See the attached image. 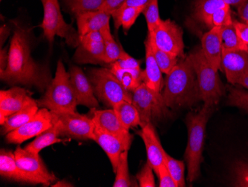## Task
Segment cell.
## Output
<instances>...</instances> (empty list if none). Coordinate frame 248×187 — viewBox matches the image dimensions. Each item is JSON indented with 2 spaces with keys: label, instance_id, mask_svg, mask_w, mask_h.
<instances>
[{
  "label": "cell",
  "instance_id": "cell-32",
  "mask_svg": "<svg viewBox=\"0 0 248 187\" xmlns=\"http://www.w3.org/2000/svg\"><path fill=\"white\" fill-rule=\"evenodd\" d=\"M69 12L77 16L82 13L98 11L105 0H62Z\"/></svg>",
  "mask_w": 248,
  "mask_h": 187
},
{
  "label": "cell",
  "instance_id": "cell-7",
  "mask_svg": "<svg viewBox=\"0 0 248 187\" xmlns=\"http://www.w3.org/2000/svg\"><path fill=\"white\" fill-rule=\"evenodd\" d=\"M88 77L97 100L108 107L113 108L121 102H132V93L124 88L108 68L91 69Z\"/></svg>",
  "mask_w": 248,
  "mask_h": 187
},
{
  "label": "cell",
  "instance_id": "cell-51",
  "mask_svg": "<svg viewBox=\"0 0 248 187\" xmlns=\"http://www.w3.org/2000/svg\"><path fill=\"white\" fill-rule=\"evenodd\" d=\"M238 85H241V86H244L248 90V72H247L242 79L238 82Z\"/></svg>",
  "mask_w": 248,
  "mask_h": 187
},
{
  "label": "cell",
  "instance_id": "cell-28",
  "mask_svg": "<svg viewBox=\"0 0 248 187\" xmlns=\"http://www.w3.org/2000/svg\"><path fill=\"white\" fill-rule=\"evenodd\" d=\"M143 9L139 7H121L111 15L115 29H118L122 26L124 30L127 32L135 24L139 15L143 13Z\"/></svg>",
  "mask_w": 248,
  "mask_h": 187
},
{
  "label": "cell",
  "instance_id": "cell-21",
  "mask_svg": "<svg viewBox=\"0 0 248 187\" xmlns=\"http://www.w3.org/2000/svg\"><path fill=\"white\" fill-rule=\"evenodd\" d=\"M144 44L145 50H146V58H145L146 68L144 70H142L143 82L153 90L161 93L164 85L162 72L153 55L151 40L148 34L145 40Z\"/></svg>",
  "mask_w": 248,
  "mask_h": 187
},
{
  "label": "cell",
  "instance_id": "cell-11",
  "mask_svg": "<svg viewBox=\"0 0 248 187\" xmlns=\"http://www.w3.org/2000/svg\"><path fill=\"white\" fill-rule=\"evenodd\" d=\"M148 33L157 48L179 58L185 57L183 31L173 21L162 19L159 26Z\"/></svg>",
  "mask_w": 248,
  "mask_h": 187
},
{
  "label": "cell",
  "instance_id": "cell-23",
  "mask_svg": "<svg viewBox=\"0 0 248 187\" xmlns=\"http://www.w3.org/2000/svg\"><path fill=\"white\" fill-rule=\"evenodd\" d=\"M0 175L2 178L29 184L27 176L18 167L15 153L2 149L0 152Z\"/></svg>",
  "mask_w": 248,
  "mask_h": 187
},
{
  "label": "cell",
  "instance_id": "cell-45",
  "mask_svg": "<svg viewBox=\"0 0 248 187\" xmlns=\"http://www.w3.org/2000/svg\"><path fill=\"white\" fill-rule=\"evenodd\" d=\"M8 62V50L6 48H1L0 50V73L6 69Z\"/></svg>",
  "mask_w": 248,
  "mask_h": 187
},
{
  "label": "cell",
  "instance_id": "cell-30",
  "mask_svg": "<svg viewBox=\"0 0 248 187\" xmlns=\"http://www.w3.org/2000/svg\"><path fill=\"white\" fill-rule=\"evenodd\" d=\"M225 6L228 5L222 0H198L195 5L194 15L196 19L204 23L212 15Z\"/></svg>",
  "mask_w": 248,
  "mask_h": 187
},
{
  "label": "cell",
  "instance_id": "cell-27",
  "mask_svg": "<svg viewBox=\"0 0 248 187\" xmlns=\"http://www.w3.org/2000/svg\"><path fill=\"white\" fill-rule=\"evenodd\" d=\"M108 68L115 75L124 88L131 93L135 91L143 83L141 69H121L112 67H108Z\"/></svg>",
  "mask_w": 248,
  "mask_h": 187
},
{
  "label": "cell",
  "instance_id": "cell-44",
  "mask_svg": "<svg viewBox=\"0 0 248 187\" xmlns=\"http://www.w3.org/2000/svg\"><path fill=\"white\" fill-rule=\"evenodd\" d=\"M126 1L127 0H105L98 11L106 12L111 16L114 12L118 11L124 4L126 3Z\"/></svg>",
  "mask_w": 248,
  "mask_h": 187
},
{
  "label": "cell",
  "instance_id": "cell-42",
  "mask_svg": "<svg viewBox=\"0 0 248 187\" xmlns=\"http://www.w3.org/2000/svg\"><path fill=\"white\" fill-rule=\"evenodd\" d=\"M155 173L157 174V178L159 179L160 187H177L176 184L170 173L169 172L165 163L157 169Z\"/></svg>",
  "mask_w": 248,
  "mask_h": 187
},
{
  "label": "cell",
  "instance_id": "cell-14",
  "mask_svg": "<svg viewBox=\"0 0 248 187\" xmlns=\"http://www.w3.org/2000/svg\"><path fill=\"white\" fill-rule=\"evenodd\" d=\"M94 133V140L107 153L112 167V170L115 173L121 153L125 151L129 150L133 137L124 138L110 135L96 127Z\"/></svg>",
  "mask_w": 248,
  "mask_h": 187
},
{
  "label": "cell",
  "instance_id": "cell-43",
  "mask_svg": "<svg viewBox=\"0 0 248 187\" xmlns=\"http://www.w3.org/2000/svg\"><path fill=\"white\" fill-rule=\"evenodd\" d=\"M235 32L239 37V40L242 42L244 47L248 51V23H243L242 21L234 19L232 20Z\"/></svg>",
  "mask_w": 248,
  "mask_h": 187
},
{
  "label": "cell",
  "instance_id": "cell-46",
  "mask_svg": "<svg viewBox=\"0 0 248 187\" xmlns=\"http://www.w3.org/2000/svg\"><path fill=\"white\" fill-rule=\"evenodd\" d=\"M237 13L242 22L248 23V0L237 8Z\"/></svg>",
  "mask_w": 248,
  "mask_h": 187
},
{
  "label": "cell",
  "instance_id": "cell-4",
  "mask_svg": "<svg viewBox=\"0 0 248 187\" xmlns=\"http://www.w3.org/2000/svg\"><path fill=\"white\" fill-rule=\"evenodd\" d=\"M37 102L39 107L48 109L52 112L76 111L78 100L69 72L65 70L61 60L58 61L54 79L43 97Z\"/></svg>",
  "mask_w": 248,
  "mask_h": 187
},
{
  "label": "cell",
  "instance_id": "cell-39",
  "mask_svg": "<svg viewBox=\"0 0 248 187\" xmlns=\"http://www.w3.org/2000/svg\"><path fill=\"white\" fill-rule=\"evenodd\" d=\"M108 67L121 68V69H140V61L130 56L128 53L123 50L119 59L115 62L108 64Z\"/></svg>",
  "mask_w": 248,
  "mask_h": 187
},
{
  "label": "cell",
  "instance_id": "cell-19",
  "mask_svg": "<svg viewBox=\"0 0 248 187\" xmlns=\"http://www.w3.org/2000/svg\"><path fill=\"white\" fill-rule=\"evenodd\" d=\"M92 119L96 128L104 132L121 137H133L129 133V130L124 128V125L120 122L113 108L108 110L93 109Z\"/></svg>",
  "mask_w": 248,
  "mask_h": 187
},
{
  "label": "cell",
  "instance_id": "cell-38",
  "mask_svg": "<svg viewBox=\"0 0 248 187\" xmlns=\"http://www.w3.org/2000/svg\"><path fill=\"white\" fill-rule=\"evenodd\" d=\"M228 104L239 107L248 113V92L239 88H230Z\"/></svg>",
  "mask_w": 248,
  "mask_h": 187
},
{
  "label": "cell",
  "instance_id": "cell-49",
  "mask_svg": "<svg viewBox=\"0 0 248 187\" xmlns=\"http://www.w3.org/2000/svg\"><path fill=\"white\" fill-rule=\"evenodd\" d=\"M222 1L229 6H233L237 8L241 6L242 4L245 3L247 0H222Z\"/></svg>",
  "mask_w": 248,
  "mask_h": 187
},
{
  "label": "cell",
  "instance_id": "cell-33",
  "mask_svg": "<svg viewBox=\"0 0 248 187\" xmlns=\"http://www.w3.org/2000/svg\"><path fill=\"white\" fill-rule=\"evenodd\" d=\"M221 39H222L223 50H228V51L245 50L247 51L236 34L233 23L221 27Z\"/></svg>",
  "mask_w": 248,
  "mask_h": 187
},
{
  "label": "cell",
  "instance_id": "cell-18",
  "mask_svg": "<svg viewBox=\"0 0 248 187\" xmlns=\"http://www.w3.org/2000/svg\"><path fill=\"white\" fill-rule=\"evenodd\" d=\"M146 150L147 163L153 167L154 171L165 163V151L163 149L154 125L148 123L141 127L139 132Z\"/></svg>",
  "mask_w": 248,
  "mask_h": 187
},
{
  "label": "cell",
  "instance_id": "cell-24",
  "mask_svg": "<svg viewBox=\"0 0 248 187\" xmlns=\"http://www.w3.org/2000/svg\"><path fill=\"white\" fill-rule=\"evenodd\" d=\"M39 107L37 100H34L20 111L10 116L6 121L1 125V134L2 135H8L14 130L25 125L37 114L40 110Z\"/></svg>",
  "mask_w": 248,
  "mask_h": 187
},
{
  "label": "cell",
  "instance_id": "cell-17",
  "mask_svg": "<svg viewBox=\"0 0 248 187\" xmlns=\"http://www.w3.org/2000/svg\"><path fill=\"white\" fill-rule=\"evenodd\" d=\"M69 72L78 105L91 109L98 107V100L94 94L93 85L83 69L78 66H72Z\"/></svg>",
  "mask_w": 248,
  "mask_h": 187
},
{
  "label": "cell",
  "instance_id": "cell-10",
  "mask_svg": "<svg viewBox=\"0 0 248 187\" xmlns=\"http://www.w3.org/2000/svg\"><path fill=\"white\" fill-rule=\"evenodd\" d=\"M51 112L54 118L59 122L61 136L94 140L95 125L93 119L78 114L76 111Z\"/></svg>",
  "mask_w": 248,
  "mask_h": 187
},
{
  "label": "cell",
  "instance_id": "cell-41",
  "mask_svg": "<svg viewBox=\"0 0 248 187\" xmlns=\"http://www.w3.org/2000/svg\"><path fill=\"white\" fill-rule=\"evenodd\" d=\"M235 187H248V164L238 163L234 168Z\"/></svg>",
  "mask_w": 248,
  "mask_h": 187
},
{
  "label": "cell",
  "instance_id": "cell-40",
  "mask_svg": "<svg viewBox=\"0 0 248 187\" xmlns=\"http://www.w3.org/2000/svg\"><path fill=\"white\" fill-rule=\"evenodd\" d=\"M153 167L147 162L145 163L143 168L138 173L136 178L139 181V187H155L154 174H153Z\"/></svg>",
  "mask_w": 248,
  "mask_h": 187
},
{
  "label": "cell",
  "instance_id": "cell-16",
  "mask_svg": "<svg viewBox=\"0 0 248 187\" xmlns=\"http://www.w3.org/2000/svg\"><path fill=\"white\" fill-rule=\"evenodd\" d=\"M221 69L231 85H238L239 81L248 72V52L245 50L228 51L222 50Z\"/></svg>",
  "mask_w": 248,
  "mask_h": 187
},
{
  "label": "cell",
  "instance_id": "cell-15",
  "mask_svg": "<svg viewBox=\"0 0 248 187\" xmlns=\"http://www.w3.org/2000/svg\"><path fill=\"white\" fill-rule=\"evenodd\" d=\"M34 101L25 88L15 86L9 90L0 91V124Z\"/></svg>",
  "mask_w": 248,
  "mask_h": 187
},
{
  "label": "cell",
  "instance_id": "cell-9",
  "mask_svg": "<svg viewBox=\"0 0 248 187\" xmlns=\"http://www.w3.org/2000/svg\"><path fill=\"white\" fill-rule=\"evenodd\" d=\"M15 154L18 167L27 176L29 184L48 187L58 181L55 175L46 167L40 153H33L18 146Z\"/></svg>",
  "mask_w": 248,
  "mask_h": 187
},
{
  "label": "cell",
  "instance_id": "cell-50",
  "mask_svg": "<svg viewBox=\"0 0 248 187\" xmlns=\"http://www.w3.org/2000/svg\"><path fill=\"white\" fill-rule=\"evenodd\" d=\"M53 187H73L70 183L67 182L66 181H56L54 184L51 185Z\"/></svg>",
  "mask_w": 248,
  "mask_h": 187
},
{
  "label": "cell",
  "instance_id": "cell-22",
  "mask_svg": "<svg viewBox=\"0 0 248 187\" xmlns=\"http://www.w3.org/2000/svg\"><path fill=\"white\" fill-rule=\"evenodd\" d=\"M111 15L101 11L89 12L77 15V24L79 35L93 32H100L104 28L110 26Z\"/></svg>",
  "mask_w": 248,
  "mask_h": 187
},
{
  "label": "cell",
  "instance_id": "cell-52",
  "mask_svg": "<svg viewBox=\"0 0 248 187\" xmlns=\"http://www.w3.org/2000/svg\"></svg>",
  "mask_w": 248,
  "mask_h": 187
},
{
  "label": "cell",
  "instance_id": "cell-12",
  "mask_svg": "<svg viewBox=\"0 0 248 187\" xmlns=\"http://www.w3.org/2000/svg\"><path fill=\"white\" fill-rule=\"evenodd\" d=\"M74 61L80 64H105V45L100 32H93L80 36Z\"/></svg>",
  "mask_w": 248,
  "mask_h": 187
},
{
  "label": "cell",
  "instance_id": "cell-36",
  "mask_svg": "<svg viewBox=\"0 0 248 187\" xmlns=\"http://www.w3.org/2000/svg\"><path fill=\"white\" fill-rule=\"evenodd\" d=\"M142 14L144 15L146 19L148 32L151 33L159 26L162 20L160 17L158 0H150V2L145 6Z\"/></svg>",
  "mask_w": 248,
  "mask_h": 187
},
{
  "label": "cell",
  "instance_id": "cell-5",
  "mask_svg": "<svg viewBox=\"0 0 248 187\" xmlns=\"http://www.w3.org/2000/svg\"><path fill=\"white\" fill-rule=\"evenodd\" d=\"M188 56L196 72L202 101L204 102V105L214 107L224 94L218 69L209 62L202 48L194 50Z\"/></svg>",
  "mask_w": 248,
  "mask_h": 187
},
{
  "label": "cell",
  "instance_id": "cell-29",
  "mask_svg": "<svg viewBox=\"0 0 248 187\" xmlns=\"http://www.w3.org/2000/svg\"><path fill=\"white\" fill-rule=\"evenodd\" d=\"M105 45V64H112L119 59L124 49L118 44L111 34L110 26L100 31Z\"/></svg>",
  "mask_w": 248,
  "mask_h": 187
},
{
  "label": "cell",
  "instance_id": "cell-2",
  "mask_svg": "<svg viewBox=\"0 0 248 187\" xmlns=\"http://www.w3.org/2000/svg\"><path fill=\"white\" fill-rule=\"evenodd\" d=\"M163 97L169 108L189 107L202 101L196 72L189 56L181 58L164 81Z\"/></svg>",
  "mask_w": 248,
  "mask_h": 187
},
{
  "label": "cell",
  "instance_id": "cell-34",
  "mask_svg": "<svg viewBox=\"0 0 248 187\" xmlns=\"http://www.w3.org/2000/svg\"><path fill=\"white\" fill-rule=\"evenodd\" d=\"M128 152L125 151L121 153L119 163L115 171V181L114 187H132V180L129 172V164H128Z\"/></svg>",
  "mask_w": 248,
  "mask_h": 187
},
{
  "label": "cell",
  "instance_id": "cell-47",
  "mask_svg": "<svg viewBox=\"0 0 248 187\" xmlns=\"http://www.w3.org/2000/svg\"><path fill=\"white\" fill-rule=\"evenodd\" d=\"M150 0H127L122 7H139L144 8Z\"/></svg>",
  "mask_w": 248,
  "mask_h": 187
},
{
  "label": "cell",
  "instance_id": "cell-35",
  "mask_svg": "<svg viewBox=\"0 0 248 187\" xmlns=\"http://www.w3.org/2000/svg\"><path fill=\"white\" fill-rule=\"evenodd\" d=\"M165 165L176 184L177 187H185V164L182 160H176L165 152Z\"/></svg>",
  "mask_w": 248,
  "mask_h": 187
},
{
  "label": "cell",
  "instance_id": "cell-1",
  "mask_svg": "<svg viewBox=\"0 0 248 187\" xmlns=\"http://www.w3.org/2000/svg\"><path fill=\"white\" fill-rule=\"evenodd\" d=\"M15 25L8 50V66L0 73L1 80L12 86H35L40 91L46 90L52 80L49 70L32 58L29 31Z\"/></svg>",
  "mask_w": 248,
  "mask_h": 187
},
{
  "label": "cell",
  "instance_id": "cell-48",
  "mask_svg": "<svg viewBox=\"0 0 248 187\" xmlns=\"http://www.w3.org/2000/svg\"><path fill=\"white\" fill-rule=\"evenodd\" d=\"M9 34L10 29H8V26H5V25L1 26V48H2L4 42L5 41Z\"/></svg>",
  "mask_w": 248,
  "mask_h": 187
},
{
  "label": "cell",
  "instance_id": "cell-25",
  "mask_svg": "<svg viewBox=\"0 0 248 187\" xmlns=\"http://www.w3.org/2000/svg\"><path fill=\"white\" fill-rule=\"evenodd\" d=\"M59 136H61L59 122L53 117V125L37 136V138L27 145L25 149L33 153H40L45 148L61 142Z\"/></svg>",
  "mask_w": 248,
  "mask_h": 187
},
{
  "label": "cell",
  "instance_id": "cell-53",
  "mask_svg": "<svg viewBox=\"0 0 248 187\" xmlns=\"http://www.w3.org/2000/svg\"><path fill=\"white\" fill-rule=\"evenodd\" d=\"M1 1H2V0H1Z\"/></svg>",
  "mask_w": 248,
  "mask_h": 187
},
{
  "label": "cell",
  "instance_id": "cell-31",
  "mask_svg": "<svg viewBox=\"0 0 248 187\" xmlns=\"http://www.w3.org/2000/svg\"><path fill=\"white\" fill-rule=\"evenodd\" d=\"M148 34L150 37V40H151L152 50H153L155 59L158 64V67L161 69L162 73L167 75L175 68V65L178 64L181 58L157 48V46L155 44L154 41L152 38V36L149 33Z\"/></svg>",
  "mask_w": 248,
  "mask_h": 187
},
{
  "label": "cell",
  "instance_id": "cell-37",
  "mask_svg": "<svg viewBox=\"0 0 248 187\" xmlns=\"http://www.w3.org/2000/svg\"><path fill=\"white\" fill-rule=\"evenodd\" d=\"M231 6L220 8L207 19L204 24L212 29L213 27H223L232 23Z\"/></svg>",
  "mask_w": 248,
  "mask_h": 187
},
{
  "label": "cell",
  "instance_id": "cell-3",
  "mask_svg": "<svg viewBox=\"0 0 248 187\" xmlns=\"http://www.w3.org/2000/svg\"><path fill=\"white\" fill-rule=\"evenodd\" d=\"M213 107L203 105L198 112H190L186 119L188 141L185 152L187 163V181L193 183L200 175L206 127Z\"/></svg>",
  "mask_w": 248,
  "mask_h": 187
},
{
  "label": "cell",
  "instance_id": "cell-13",
  "mask_svg": "<svg viewBox=\"0 0 248 187\" xmlns=\"http://www.w3.org/2000/svg\"><path fill=\"white\" fill-rule=\"evenodd\" d=\"M52 125L53 116L51 111L46 108H41L29 122L6 135L5 139L8 143L19 145L38 136Z\"/></svg>",
  "mask_w": 248,
  "mask_h": 187
},
{
  "label": "cell",
  "instance_id": "cell-26",
  "mask_svg": "<svg viewBox=\"0 0 248 187\" xmlns=\"http://www.w3.org/2000/svg\"><path fill=\"white\" fill-rule=\"evenodd\" d=\"M114 111L124 128L127 130L141 125L140 115L135 106L129 102H121L115 104Z\"/></svg>",
  "mask_w": 248,
  "mask_h": 187
},
{
  "label": "cell",
  "instance_id": "cell-6",
  "mask_svg": "<svg viewBox=\"0 0 248 187\" xmlns=\"http://www.w3.org/2000/svg\"><path fill=\"white\" fill-rule=\"evenodd\" d=\"M43 6V22L40 27L50 44H53L55 36L65 40L69 47L77 48L80 42L78 31L67 23L61 13L59 0H40Z\"/></svg>",
  "mask_w": 248,
  "mask_h": 187
},
{
  "label": "cell",
  "instance_id": "cell-8",
  "mask_svg": "<svg viewBox=\"0 0 248 187\" xmlns=\"http://www.w3.org/2000/svg\"><path fill=\"white\" fill-rule=\"evenodd\" d=\"M132 103L140 115V127L154 124L170 115L162 93L153 90L143 82L132 92Z\"/></svg>",
  "mask_w": 248,
  "mask_h": 187
},
{
  "label": "cell",
  "instance_id": "cell-20",
  "mask_svg": "<svg viewBox=\"0 0 248 187\" xmlns=\"http://www.w3.org/2000/svg\"><path fill=\"white\" fill-rule=\"evenodd\" d=\"M202 50L209 62L216 68L221 69L222 39L221 27H213L202 37Z\"/></svg>",
  "mask_w": 248,
  "mask_h": 187
}]
</instances>
